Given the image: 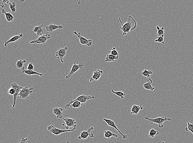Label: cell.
I'll list each match as a JSON object with an SVG mask.
<instances>
[{
	"label": "cell",
	"mask_w": 193,
	"mask_h": 143,
	"mask_svg": "<svg viewBox=\"0 0 193 143\" xmlns=\"http://www.w3.org/2000/svg\"><path fill=\"white\" fill-rule=\"evenodd\" d=\"M149 115L150 114H149L147 117H145L144 118L146 120H149L150 122L151 125H153L154 123L157 124L159 125V127L160 128H164L163 123L165 122L166 121H172L171 119L168 118L165 116L162 117H158L156 118L150 119L149 118Z\"/></svg>",
	"instance_id": "7a4b0ae2"
},
{
	"label": "cell",
	"mask_w": 193,
	"mask_h": 143,
	"mask_svg": "<svg viewBox=\"0 0 193 143\" xmlns=\"http://www.w3.org/2000/svg\"><path fill=\"white\" fill-rule=\"evenodd\" d=\"M43 25L39 26H36L34 28L33 32L36 34L38 36H41L43 35Z\"/></svg>",
	"instance_id": "7402d4cb"
},
{
	"label": "cell",
	"mask_w": 193,
	"mask_h": 143,
	"mask_svg": "<svg viewBox=\"0 0 193 143\" xmlns=\"http://www.w3.org/2000/svg\"><path fill=\"white\" fill-rule=\"evenodd\" d=\"M8 92V93L10 94V95H14L15 94V93L16 91L15 89L11 87V88H10L9 89Z\"/></svg>",
	"instance_id": "d590c367"
},
{
	"label": "cell",
	"mask_w": 193,
	"mask_h": 143,
	"mask_svg": "<svg viewBox=\"0 0 193 143\" xmlns=\"http://www.w3.org/2000/svg\"><path fill=\"white\" fill-rule=\"evenodd\" d=\"M157 30V38L162 36V35H164V27L160 28L159 27V26H157L156 27Z\"/></svg>",
	"instance_id": "f546056e"
},
{
	"label": "cell",
	"mask_w": 193,
	"mask_h": 143,
	"mask_svg": "<svg viewBox=\"0 0 193 143\" xmlns=\"http://www.w3.org/2000/svg\"><path fill=\"white\" fill-rule=\"evenodd\" d=\"M10 1H7V0H4V1H1L0 2V5L2 8H4L5 6H7V4H9Z\"/></svg>",
	"instance_id": "e575fe53"
},
{
	"label": "cell",
	"mask_w": 193,
	"mask_h": 143,
	"mask_svg": "<svg viewBox=\"0 0 193 143\" xmlns=\"http://www.w3.org/2000/svg\"><path fill=\"white\" fill-rule=\"evenodd\" d=\"M117 143H118V142H117Z\"/></svg>",
	"instance_id": "60d3db41"
},
{
	"label": "cell",
	"mask_w": 193,
	"mask_h": 143,
	"mask_svg": "<svg viewBox=\"0 0 193 143\" xmlns=\"http://www.w3.org/2000/svg\"><path fill=\"white\" fill-rule=\"evenodd\" d=\"M160 132L158 130L154 129H152L150 130V131L149 133V137L150 138H154L155 137L158 135H159Z\"/></svg>",
	"instance_id": "4316f807"
},
{
	"label": "cell",
	"mask_w": 193,
	"mask_h": 143,
	"mask_svg": "<svg viewBox=\"0 0 193 143\" xmlns=\"http://www.w3.org/2000/svg\"><path fill=\"white\" fill-rule=\"evenodd\" d=\"M111 91L112 93L114 94L117 96L119 97L121 99H123L126 96V94L124 92L117 91L115 92L113 89H111Z\"/></svg>",
	"instance_id": "f1b7e54d"
},
{
	"label": "cell",
	"mask_w": 193,
	"mask_h": 143,
	"mask_svg": "<svg viewBox=\"0 0 193 143\" xmlns=\"http://www.w3.org/2000/svg\"><path fill=\"white\" fill-rule=\"evenodd\" d=\"M73 34H75V35H76V36H77L78 39L80 40V43H81L82 45H86V46H92L93 42H92V41L91 39L88 40V39H86V38H84V37L81 36L80 33H77V32H75V31H74V32H73Z\"/></svg>",
	"instance_id": "ba28073f"
},
{
	"label": "cell",
	"mask_w": 193,
	"mask_h": 143,
	"mask_svg": "<svg viewBox=\"0 0 193 143\" xmlns=\"http://www.w3.org/2000/svg\"><path fill=\"white\" fill-rule=\"evenodd\" d=\"M11 87L15 89L16 91L15 93L13 95V105L12 106H10V107L11 108H14L15 107V105L16 99H17V97H18L19 93H20L23 87L20 86V85L17 84L16 82H14V83H13L11 85Z\"/></svg>",
	"instance_id": "9c48e42d"
},
{
	"label": "cell",
	"mask_w": 193,
	"mask_h": 143,
	"mask_svg": "<svg viewBox=\"0 0 193 143\" xmlns=\"http://www.w3.org/2000/svg\"><path fill=\"white\" fill-rule=\"evenodd\" d=\"M109 54H111L114 56H119V54L117 50H116V48L115 47H113L112 48L111 50L109 51Z\"/></svg>",
	"instance_id": "1f68e13d"
},
{
	"label": "cell",
	"mask_w": 193,
	"mask_h": 143,
	"mask_svg": "<svg viewBox=\"0 0 193 143\" xmlns=\"http://www.w3.org/2000/svg\"><path fill=\"white\" fill-rule=\"evenodd\" d=\"M155 42H158V43H162V44H164L165 42L164 41V35H162L159 37H158L157 39L155 40Z\"/></svg>",
	"instance_id": "836d02e7"
},
{
	"label": "cell",
	"mask_w": 193,
	"mask_h": 143,
	"mask_svg": "<svg viewBox=\"0 0 193 143\" xmlns=\"http://www.w3.org/2000/svg\"><path fill=\"white\" fill-rule=\"evenodd\" d=\"M33 89H34V87L29 88L27 86L23 87L18 96L22 99H28L29 96L33 92Z\"/></svg>",
	"instance_id": "277c9868"
},
{
	"label": "cell",
	"mask_w": 193,
	"mask_h": 143,
	"mask_svg": "<svg viewBox=\"0 0 193 143\" xmlns=\"http://www.w3.org/2000/svg\"><path fill=\"white\" fill-rule=\"evenodd\" d=\"M83 104V103L80 102V101H75L74 102L71 103H69L66 105V106H64V108L66 109H69L71 107H73V108H79Z\"/></svg>",
	"instance_id": "9a60e30c"
},
{
	"label": "cell",
	"mask_w": 193,
	"mask_h": 143,
	"mask_svg": "<svg viewBox=\"0 0 193 143\" xmlns=\"http://www.w3.org/2000/svg\"><path fill=\"white\" fill-rule=\"evenodd\" d=\"M162 143H165L164 142H162Z\"/></svg>",
	"instance_id": "ab89813d"
},
{
	"label": "cell",
	"mask_w": 193,
	"mask_h": 143,
	"mask_svg": "<svg viewBox=\"0 0 193 143\" xmlns=\"http://www.w3.org/2000/svg\"><path fill=\"white\" fill-rule=\"evenodd\" d=\"M23 37V34H19L18 35L14 36L11 39H9L8 41H5L4 46L5 47H6L7 45L9 43H11L15 42L16 41H18L21 38Z\"/></svg>",
	"instance_id": "ac0fdd59"
},
{
	"label": "cell",
	"mask_w": 193,
	"mask_h": 143,
	"mask_svg": "<svg viewBox=\"0 0 193 143\" xmlns=\"http://www.w3.org/2000/svg\"><path fill=\"white\" fill-rule=\"evenodd\" d=\"M103 73V71L102 70H95L93 72V75H92V77L90 78V80H89V82H91L92 81H94V80H98L100 79L101 75H102Z\"/></svg>",
	"instance_id": "5bb4252c"
},
{
	"label": "cell",
	"mask_w": 193,
	"mask_h": 143,
	"mask_svg": "<svg viewBox=\"0 0 193 143\" xmlns=\"http://www.w3.org/2000/svg\"><path fill=\"white\" fill-rule=\"evenodd\" d=\"M29 139L28 138H25L24 137L22 138L20 141H19L18 143H26V142Z\"/></svg>",
	"instance_id": "74e56055"
},
{
	"label": "cell",
	"mask_w": 193,
	"mask_h": 143,
	"mask_svg": "<svg viewBox=\"0 0 193 143\" xmlns=\"http://www.w3.org/2000/svg\"><path fill=\"white\" fill-rule=\"evenodd\" d=\"M143 109V107L142 106L134 105L133 106L132 108H131V114L137 115L140 110Z\"/></svg>",
	"instance_id": "ffe728a7"
},
{
	"label": "cell",
	"mask_w": 193,
	"mask_h": 143,
	"mask_svg": "<svg viewBox=\"0 0 193 143\" xmlns=\"http://www.w3.org/2000/svg\"><path fill=\"white\" fill-rule=\"evenodd\" d=\"M93 130H94V128L92 126L88 129L87 131H83L80 133V135L78 137L77 139L79 140H84L87 139L89 137H90L91 138L95 137L94 134L91 132Z\"/></svg>",
	"instance_id": "5b68a950"
},
{
	"label": "cell",
	"mask_w": 193,
	"mask_h": 143,
	"mask_svg": "<svg viewBox=\"0 0 193 143\" xmlns=\"http://www.w3.org/2000/svg\"><path fill=\"white\" fill-rule=\"evenodd\" d=\"M104 137H105L107 139H109L112 137H113V138H117L118 137V135L117 134L113 133L112 132L109 130L105 131Z\"/></svg>",
	"instance_id": "d4e9b609"
},
{
	"label": "cell",
	"mask_w": 193,
	"mask_h": 143,
	"mask_svg": "<svg viewBox=\"0 0 193 143\" xmlns=\"http://www.w3.org/2000/svg\"><path fill=\"white\" fill-rule=\"evenodd\" d=\"M119 21H120L122 27L120 29L123 32V35L125 36L128 33L131 31H133L136 29L137 23L133 17L129 16L128 18L127 22L124 24H123L120 18H119Z\"/></svg>",
	"instance_id": "6da1fadb"
},
{
	"label": "cell",
	"mask_w": 193,
	"mask_h": 143,
	"mask_svg": "<svg viewBox=\"0 0 193 143\" xmlns=\"http://www.w3.org/2000/svg\"><path fill=\"white\" fill-rule=\"evenodd\" d=\"M187 127L186 128V131L191 132L193 135V123H190L189 122V121H187Z\"/></svg>",
	"instance_id": "4dcf8cb0"
},
{
	"label": "cell",
	"mask_w": 193,
	"mask_h": 143,
	"mask_svg": "<svg viewBox=\"0 0 193 143\" xmlns=\"http://www.w3.org/2000/svg\"><path fill=\"white\" fill-rule=\"evenodd\" d=\"M119 56H114L110 54H108L105 58V62H114L115 60H118Z\"/></svg>",
	"instance_id": "603a6c76"
},
{
	"label": "cell",
	"mask_w": 193,
	"mask_h": 143,
	"mask_svg": "<svg viewBox=\"0 0 193 143\" xmlns=\"http://www.w3.org/2000/svg\"><path fill=\"white\" fill-rule=\"evenodd\" d=\"M27 60H22V59H20L16 62V67L19 69H21L22 70H24L25 69L24 64L27 63Z\"/></svg>",
	"instance_id": "484cf974"
},
{
	"label": "cell",
	"mask_w": 193,
	"mask_h": 143,
	"mask_svg": "<svg viewBox=\"0 0 193 143\" xmlns=\"http://www.w3.org/2000/svg\"><path fill=\"white\" fill-rule=\"evenodd\" d=\"M153 73V72L152 70H147V67H145V69L142 72L141 74L145 77H150V75L152 74Z\"/></svg>",
	"instance_id": "83f0119b"
},
{
	"label": "cell",
	"mask_w": 193,
	"mask_h": 143,
	"mask_svg": "<svg viewBox=\"0 0 193 143\" xmlns=\"http://www.w3.org/2000/svg\"><path fill=\"white\" fill-rule=\"evenodd\" d=\"M34 67L32 63H29L27 66V69L29 70H34Z\"/></svg>",
	"instance_id": "8d00e7d4"
},
{
	"label": "cell",
	"mask_w": 193,
	"mask_h": 143,
	"mask_svg": "<svg viewBox=\"0 0 193 143\" xmlns=\"http://www.w3.org/2000/svg\"><path fill=\"white\" fill-rule=\"evenodd\" d=\"M64 27L62 25H57L55 24H51L49 26H47L46 27V31L48 32H52L58 29H59L61 31V29H63Z\"/></svg>",
	"instance_id": "2e32d148"
},
{
	"label": "cell",
	"mask_w": 193,
	"mask_h": 143,
	"mask_svg": "<svg viewBox=\"0 0 193 143\" xmlns=\"http://www.w3.org/2000/svg\"><path fill=\"white\" fill-rule=\"evenodd\" d=\"M70 143V142H69V141H67V143Z\"/></svg>",
	"instance_id": "f35d334b"
},
{
	"label": "cell",
	"mask_w": 193,
	"mask_h": 143,
	"mask_svg": "<svg viewBox=\"0 0 193 143\" xmlns=\"http://www.w3.org/2000/svg\"><path fill=\"white\" fill-rule=\"evenodd\" d=\"M9 4L10 5V8L11 10L13 12V13H15V12H16V3L14 2H13L12 3H10Z\"/></svg>",
	"instance_id": "d6a6232c"
},
{
	"label": "cell",
	"mask_w": 193,
	"mask_h": 143,
	"mask_svg": "<svg viewBox=\"0 0 193 143\" xmlns=\"http://www.w3.org/2000/svg\"><path fill=\"white\" fill-rule=\"evenodd\" d=\"M76 128H74L73 129L71 130H60L55 128L53 125L49 126L48 127V129L49 131L51 132L52 133L56 135H59L60 134L66 132H71L75 131Z\"/></svg>",
	"instance_id": "3957f363"
},
{
	"label": "cell",
	"mask_w": 193,
	"mask_h": 143,
	"mask_svg": "<svg viewBox=\"0 0 193 143\" xmlns=\"http://www.w3.org/2000/svg\"><path fill=\"white\" fill-rule=\"evenodd\" d=\"M50 36L51 34H48V33H46V34L40 36L36 40L30 41V43L31 44H34V43L45 44L48 39H50L51 37Z\"/></svg>",
	"instance_id": "52a82bcc"
},
{
	"label": "cell",
	"mask_w": 193,
	"mask_h": 143,
	"mask_svg": "<svg viewBox=\"0 0 193 143\" xmlns=\"http://www.w3.org/2000/svg\"><path fill=\"white\" fill-rule=\"evenodd\" d=\"M2 13L3 14H4L5 16H6V19L8 22H12L14 20V16L11 14V13H9L8 11H6L4 9L2 10Z\"/></svg>",
	"instance_id": "44dd1931"
},
{
	"label": "cell",
	"mask_w": 193,
	"mask_h": 143,
	"mask_svg": "<svg viewBox=\"0 0 193 143\" xmlns=\"http://www.w3.org/2000/svg\"><path fill=\"white\" fill-rule=\"evenodd\" d=\"M63 111L62 108L56 107L53 109V112L57 116V118L61 119L63 118Z\"/></svg>",
	"instance_id": "d6986e66"
},
{
	"label": "cell",
	"mask_w": 193,
	"mask_h": 143,
	"mask_svg": "<svg viewBox=\"0 0 193 143\" xmlns=\"http://www.w3.org/2000/svg\"><path fill=\"white\" fill-rule=\"evenodd\" d=\"M63 46V48H59L57 52H56V55L58 59L61 60V63H64V61H63V58L65 57L66 55V52L68 50V48L67 47H65L64 45L62 44Z\"/></svg>",
	"instance_id": "30bf717a"
},
{
	"label": "cell",
	"mask_w": 193,
	"mask_h": 143,
	"mask_svg": "<svg viewBox=\"0 0 193 143\" xmlns=\"http://www.w3.org/2000/svg\"><path fill=\"white\" fill-rule=\"evenodd\" d=\"M63 120L65 121L66 125L63 124L62 126H65L66 130H69V128L74 127L76 128L77 127V122L75 121L74 118H63Z\"/></svg>",
	"instance_id": "8fae6325"
},
{
	"label": "cell",
	"mask_w": 193,
	"mask_h": 143,
	"mask_svg": "<svg viewBox=\"0 0 193 143\" xmlns=\"http://www.w3.org/2000/svg\"><path fill=\"white\" fill-rule=\"evenodd\" d=\"M22 73H25L28 75H39L40 76H42L43 75V74L41 73H38L36 71H34V70H22Z\"/></svg>",
	"instance_id": "cb8c5ba5"
},
{
	"label": "cell",
	"mask_w": 193,
	"mask_h": 143,
	"mask_svg": "<svg viewBox=\"0 0 193 143\" xmlns=\"http://www.w3.org/2000/svg\"><path fill=\"white\" fill-rule=\"evenodd\" d=\"M147 82L146 83H144L143 84V86L145 89L146 90H151L154 91L155 89V87H153L152 85V84L153 83L152 80L151 78L150 77H148Z\"/></svg>",
	"instance_id": "e0dca14e"
},
{
	"label": "cell",
	"mask_w": 193,
	"mask_h": 143,
	"mask_svg": "<svg viewBox=\"0 0 193 143\" xmlns=\"http://www.w3.org/2000/svg\"><path fill=\"white\" fill-rule=\"evenodd\" d=\"M94 93H93V95L92 96H86L85 95H81L79 96L77 98L75 99L74 100H71L69 101V103L74 102L75 101H79L80 102L84 104L87 102V101L89 99H93L94 98Z\"/></svg>",
	"instance_id": "7c38bea8"
},
{
	"label": "cell",
	"mask_w": 193,
	"mask_h": 143,
	"mask_svg": "<svg viewBox=\"0 0 193 143\" xmlns=\"http://www.w3.org/2000/svg\"><path fill=\"white\" fill-rule=\"evenodd\" d=\"M102 120L106 123L107 124V125H108L109 126L111 127L114 128V129H116L117 130V131L121 134V136L122 137L123 139H126L128 138V137L127 135H124V134H123L120 130H119V129L118 128H117V127L116 124H115V123H114L113 121L111 120L107 119L105 118H102Z\"/></svg>",
	"instance_id": "4fadbf2b"
},
{
	"label": "cell",
	"mask_w": 193,
	"mask_h": 143,
	"mask_svg": "<svg viewBox=\"0 0 193 143\" xmlns=\"http://www.w3.org/2000/svg\"><path fill=\"white\" fill-rule=\"evenodd\" d=\"M84 66V64H82V63H80V64H77L76 62H74L72 68H71V71H70V73H68V75H66V77H65V78L66 79H68L71 76H72L75 72H77V70H82L83 67Z\"/></svg>",
	"instance_id": "8992f818"
}]
</instances>
